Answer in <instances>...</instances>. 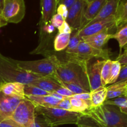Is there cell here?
I'll use <instances>...</instances> for the list:
<instances>
[{"label": "cell", "mask_w": 127, "mask_h": 127, "mask_svg": "<svg viewBox=\"0 0 127 127\" xmlns=\"http://www.w3.org/2000/svg\"><path fill=\"white\" fill-rule=\"evenodd\" d=\"M73 31H74V32H73L72 33H71L72 34H70L69 43H68L65 51L67 55H74L75 53L78 45L82 40V38L79 37L78 34V31H75V30H73Z\"/></svg>", "instance_id": "obj_25"}, {"label": "cell", "mask_w": 127, "mask_h": 127, "mask_svg": "<svg viewBox=\"0 0 127 127\" xmlns=\"http://www.w3.org/2000/svg\"><path fill=\"white\" fill-rule=\"evenodd\" d=\"M24 0H4L1 16L7 23L17 24L24 17Z\"/></svg>", "instance_id": "obj_8"}, {"label": "cell", "mask_w": 127, "mask_h": 127, "mask_svg": "<svg viewBox=\"0 0 127 127\" xmlns=\"http://www.w3.org/2000/svg\"><path fill=\"white\" fill-rule=\"evenodd\" d=\"M76 0H57V6L59 4H64L68 9H69L73 4Z\"/></svg>", "instance_id": "obj_43"}, {"label": "cell", "mask_w": 127, "mask_h": 127, "mask_svg": "<svg viewBox=\"0 0 127 127\" xmlns=\"http://www.w3.org/2000/svg\"><path fill=\"white\" fill-rule=\"evenodd\" d=\"M24 86V84L17 82L3 83L0 84V92L9 96L25 99Z\"/></svg>", "instance_id": "obj_16"}, {"label": "cell", "mask_w": 127, "mask_h": 127, "mask_svg": "<svg viewBox=\"0 0 127 127\" xmlns=\"http://www.w3.org/2000/svg\"><path fill=\"white\" fill-rule=\"evenodd\" d=\"M72 31H73L72 29L71 28L70 26L68 24V23L66 21H65L63 25L60 28L58 29L59 33H70V34H71Z\"/></svg>", "instance_id": "obj_38"}, {"label": "cell", "mask_w": 127, "mask_h": 127, "mask_svg": "<svg viewBox=\"0 0 127 127\" xmlns=\"http://www.w3.org/2000/svg\"><path fill=\"white\" fill-rule=\"evenodd\" d=\"M121 68H122V65L118 60L112 61V65H111L110 74L108 84H114L117 82V79L119 77L120 73Z\"/></svg>", "instance_id": "obj_27"}, {"label": "cell", "mask_w": 127, "mask_h": 127, "mask_svg": "<svg viewBox=\"0 0 127 127\" xmlns=\"http://www.w3.org/2000/svg\"><path fill=\"white\" fill-rule=\"evenodd\" d=\"M0 19H2V16H1V13H0Z\"/></svg>", "instance_id": "obj_49"}, {"label": "cell", "mask_w": 127, "mask_h": 127, "mask_svg": "<svg viewBox=\"0 0 127 127\" xmlns=\"http://www.w3.org/2000/svg\"><path fill=\"white\" fill-rule=\"evenodd\" d=\"M55 93H58V94H61V95L68 98L72 97H73V95H74V94H73L72 92H71L70 91L68 90L67 88H64V86H62L61 89H58V90L56 92H55Z\"/></svg>", "instance_id": "obj_39"}, {"label": "cell", "mask_w": 127, "mask_h": 127, "mask_svg": "<svg viewBox=\"0 0 127 127\" xmlns=\"http://www.w3.org/2000/svg\"><path fill=\"white\" fill-rule=\"evenodd\" d=\"M25 95H48L51 93L31 84L24 86Z\"/></svg>", "instance_id": "obj_30"}, {"label": "cell", "mask_w": 127, "mask_h": 127, "mask_svg": "<svg viewBox=\"0 0 127 127\" xmlns=\"http://www.w3.org/2000/svg\"><path fill=\"white\" fill-rule=\"evenodd\" d=\"M0 127H21L11 119H7L0 122Z\"/></svg>", "instance_id": "obj_40"}, {"label": "cell", "mask_w": 127, "mask_h": 127, "mask_svg": "<svg viewBox=\"0 0 127 127\" xmlns=\"http://www.w3.org/2000/svg\"><path fill=\"white\" fill-rule=\"evenodd\" d=\"M107 1V0H93L88 3L84 15V27L97 16Z\"/></svg>", "instance_id": "obj_18"}, {"label": "cell", "mask_w": 127, "mask_h": 127, "mask_svg": "<svg viewBox=\"0 0 127 127\" xmlns=\"http://www.w3.org/2000/svg\"><path fill=\"white\" fill-rule=\"evenodd\" d=\"M127 45L124 47V52H123V54L122 55H127Z\"/></svg>", "instance_id": "obj_47"}, {"label": "cell", "mask_w": 127, "mask_h": 127, "mask_svg": "<svg viewBox=\"0 0 127 127\" xmlns=\"http://www.w3.org/2000/svg\"><path fill=\"white\" fill-rule=\"evenodd\" d=\"M117 60L120 63L121 65H127V55H120L119 57L117 58Z\"/></svg>", "instance_id": "obj_44"}, {"label": "cell", "mask_w": 127, "mask_h": 127, "mask_svg": "<svg viewBox=\"0 0 127 127\" xmlns=\"http://www.w3.org/2000/svg\"><path fill=\"white\" fill-rule=\"evenodd\" d=\"M127 24V0H120L115 14V26L120 29Z\"/></svg>", "instance_id": "obj_21"}, {"label": "cell", "mask_w": 127, "mask_h": 127, "mask_svg": "<svg viewBox=\"0 0 127 127\" xmlns=\"http://www.w3.org/2000/svg\"><path fill=\"white\" fill-rule=\"evenodd\" d=\"M70 34V33H58L54 40V47L57 52L64 50L68 46Z\"/></svg>", "instance_id": "obj_24"}, {"label": "cell", "mask_w": 127, "mask_h": 127, "mask_svg": "<svg viewBox=\"0 0 127 127\" xmlns=\"http://www.w3.org/2000/svg\"><path fill=\"white\" fill-rule=\"evenodd\" d=\"M112 60L108 59L105 61L101 71V82L103 87L105 86L108 84L109 80L110 74L111 65H112Z\"/></svg>", "instance_id": "obj_28"}, {"label": "cell", "mask_w": 127, "mask_h": 127, "mask_svg": "<svg viewBox=\"0 0 127 127\" xmlns=\"http://www.w3.org/2000/svg\"><path fill=\"white\" fill-rule=\"evenodd\" d=\"M31 84L38 87L42 90L50 93L56 92L62 87V86L54 78L50 76L42 77L34 81Z\"/></svg>", "instance_id": "obj_17"}, {"label": "cell", "mask_w": 127, "mask_h": 127, "mask_svg": "<svg viewBox=\"0 0 127 127\" xmlns=\"http://www.w3.org/2000/svg\"><path fill=\"white\" fill-rule=\"evenodd\" d=\"M87 62L67 59L65 62H61L54 78L58 82L77 84L90 93L87 74Z\"/></svg>", "instance_id": "obj_1"}, {"label": "cell", "mask_w": 127, "mask_h": 127, "mask_svg": "<svg viewBox=\"0 0 127 127\" xmlns=\"http://www.w3.org/2000/svg\"><path fill=\"white\" fill-rule=\"evenodd\" d=\"M83 114L90 116L101 127H127V115L113 104L104 102Z\"/></svg>", "instance_id": "obj_2"}, {"label": "cell", "mask_w": 127, "mask_h": 127, "mask_svg": "<svg viewBox=\"0 0 127 127\" xmlns=\"http://www.w3.org/2000/svg\"><path fill=\"white\" fill-rule=\"evenodd\" d=\"M112 38L116 39L118 42L121 52L122 48L127 45V24L112 34Z\"/></svg>", "instance_id": "obj_26"}, {"label": "cell", "mask_w": 127, "mask_h": 127, "mask_svg": "<svg viewBox=\"0 0 127 127\" xmlns=\"http://www.w3.org/2000/svg\"><path fill=\"white\" fill-rule=\"evenodd\" d=\"M105 61V60H96L92 62V59L87 62V74L91 92L103 87L101 82V71Z\"/></svg>", "instance_id": "obj_10"}, {"label": "cell", "mask_w": 127, "mask_h": 127, "mask_svg": "<svg viewBox=\"0 0 127 127\" xmlns=\"http://www.w3.org/2000/svg\"><path fill=\"white\" fill-rule=\"evenodd\" d=\"M55 108H59V109H64V110H69L72 111V107H71L70 102L68 98L62 100L56 107Z\"/></svg>", "instance_id": "obj_35"}, {"label": "cell", "mask_w": 127, "mask_h": 127, "mask_svg": "<svg viewBox=\"0 0 127 127\" xmlns=\"http://www.w3.org/2000/svg\"><path fill=\"white\" fill-rule=\"evenodd\" d=\"M107 88L102 87L94 91L91 92L92 108L97 107L104 104L107 100Z\"/></svg>", "instance_id": "obj_22"}, {"label": "cell", "mask_w": 127, "mask_h": 127, "mask_svg": "<svg viewBox=\"0 0 127 127\" xmlns=\"http://www.w3.org/2000/svg\"><path fill=\"white\" fill-rule=\"evenodd\" d=\"M112 33L108 31H104L90 36L82 37V40L94 48L102 49L106 43L112 38Z\"/></svg>", "instance_id": "obj_14"}, {"label": "cell", "mask_w": 127, "mask_h": 127, "mask_svg": "<svg viewBox=\"0 0 127 127\" xmlns=\"http://www.w3.org/2000/svg\"><path fill=\"white\" fill-rule=\"evenodd\" d=\"M87 5L85 0H76L68 9L65 21L73 31H79L84 27V15Z\"/></svg>", "instance_id": "obj_9"}, {"label": "cell", "mask_w": 127, "mask_h": 127, "mask_svg": "<svg viewBox=\"0 0 127 127\" xmlns=\"http://www.w3.org/2000/svg\"><path fill=\"white\" fill-rule=\"evenodd\" d=\"M68 9L64 4H59L57 6V12L56 13L61 15L65 19H66L68 15Z\"/></svg>", "instance_id": "obj_37"}, {"label": "cell", "mask_w": 127, "mask_h": 127, "mask_svg": "<svg viewBox=\"0 0 127 127\" xmlns=\"http://www.w3.org/2000/svg\"><path fill=\"white\" fill-rule=\"evenodd\" d=\"M86 1H87V2H88V3H89V2H92V1H93V0H85Z\"/></svg>", "instance_id": "obj_48"}, {"label": "cell", "mask_w": 127, "mask_h": 127, "mask_svg": "<svg viewBox=\"0 0 127 127\" xmlns=\"http://www.w3.org/2000/svg\"><path fill=\"white\" fill-rule=\"evenodd\" d=\"M35 110L36 114L43 117L47 122L56 127L65 124L77 125L80 117L83 114L59 108L46 107L41 105H36Z\"/></svg>", "instance_id": "obj_4"}, {"label": "cell", "mask_w": 127, "mask_h": 127, "mask_svg": "<svg viewBox=\"0 0 127 127\" xmlns=\"http://www.w3.org/2000/svg\"><path fill=\"white\" fill-rule=\"evenodd\" d=\"M72 107V111L85 114L92 108L91 100H82L75 97L68 98Z\"/></svg>", "instance_id": "obj_23"}, {"label": "cell", "mask_w": 127, "mask_h": 127, "mask_svg": "<svg viewBox=\"0 0 127 127\" xmlns=\"http://www.w3.org/2000/svg\"><path fill=\"white\" fill-rule=\"evenodd\" d=\"M4 0H0V13L1 14L4 6Z\"/></svg>", "instance_id": "obj_45"}, {"label": "cell", "mask_w": 127, "mask_h": 127, "mask_svg": "<svg viewBox=\"0 0 127 127\" xmlns=\"http://www.w3.org/2000/svg\"><path fill=\"white\" fill-rule=\"evenodd\" d=\"M22 98L9 96L0 92V122L11 119Z\"/></svg>", "instance_id": "obj_12"}, {"label": "cell", "mask_w": 127, "mask_h": 127, "mask_svg": "<svg viewBox=\"0 0 127 127\" xmlns=\"http://www.w3.org/2000/svg\"><path fill=\"white\" fill-rule=\"evenodd\" d=\"M65 21V19L61 15L56 13L51 19L49 23L51 25H52L55 28H57L58 29L63 25Z\"/></svg>", "instance_id": "obj_34"}, {"label": "cell", "mask_w": 127, "mask_h": 127, "mask_svg": "<svg viewBox=\"0 0 127 127\" xmlns=\"http://www.w3.org/2000/svg\"><path fill=\"white\" fill-rule=\"evenodd\" d=\"M7 22H6V21H4L3 19H0V27H2V26H6V25H7Z\"/></svg>", "instance_id": "obj_46"}, {"label": "cell", "mask_w": 127, "mask_h": 127, "mask_svg": "<svg viewBox=\"0 0 127 127\" xmlns=\"http://www.w3.org/2000/svg\"><path fill=\"white\" fill-rule=\"evenodd\" d=\"M127 96V81L112 84L107 87V100Z\"/></svg>", "instance_id": "obj_20"}, {"label": "cell", "mask_w": 127, "mask_h": 127, "mask_svg": "<svg viewBox=\"0 0 127 127\" xmlns=\"http://www.w3.org/2000/svg\"><path fill=\"white\" fill-rule=\"evenodd\" d=\"M105 102L107 104L117 105L120 108L122 112L127 115V96H123L111 100H106Z\"/></svg>", "instance_id": "obj_31"}, {"label": "cell", "mask_w": 127, "mask_h": 127, "mask_svg": "<svg viewBox=\"0 0 127 127\" xmlns=\"http://www.w3.org/2000/svg\"><path fill=\"white\" fill-rule=\"evenodd\" d=\"M42 27L43 32H46V33H48V34H52L55 31V29H56V28L50 23L47 24V25L42 26Z\"/></svg>", "instance_id": "obj_42"}, {"label": "cell", "mask_w": 127, "mask_h": 127, "mask_svg": "<svg viewBox=\"0 0 127 127\" xmlns=\"http://www.w3.org/2000/svg\"><path fill=\"white\" fill-rule=\"evenodd\" d=\"M93 58H102L105 60L110 59L109 52L107 49L94 48L82 40L77 47L75 53L72 55H67V59H74L83 62H87Z\"/></svg>", "instance_id": "obj_7"}, {"label": "cell", "mask_w": 127, "mask_h": 127, "mask_svg": "<svg viewBox=\"0 0 127 127\" xmlns=\"http://www.w3.org/2000/svg\"><path fill=\"white\" fill-rule=\"evenodd\" d=\"M36 106L33 102L23 99L11 116V120L21 127H30L36 116Z\"/></svg>", "instance_id": "obj_6"}, {"label": "cell", "mask_w": 127, "mask_h": 127, "mask_svg": "<svg viewBox=\"0 0 127 127\" xmlns=\"http://www.w3.org/2000/svg\"><path fill=\"white\" fill-rule=\"evenodd\" d=\"M72 97L78 98V99H82V100L88 101V100H91V93H86L80 94H75Z\"/></svg>", "instance_id": "obj_41"}, {"label": "cell", "mask_w": 127, "mask_h": 127, "mask_svg": "<svg viewBox=\"0 0 127 127\" xmlns=\"http://www.w3.org/2000/svg\"><path fill=\"white\" fill-rule=\"evenodd\" d=\"M77 125L78 127H101L94 119L87 114H82Z\"/></svg>", "instance_id": "obj_29"}, {"label": "cell", "mask_w": 127, "mask_h": 127, "mask_svg": "<svg viewBox=\"0 0 127 127\" xmlns=\"http://www.w3.org/2000/svg\"><path fill=\"white\" fill-rule=\"evenodd\" d=\"M16 62L17 66L23 70L42 76H50L54 78L56 69L61 62L55 55H52L44 59L39 60H16Z\"/></svg>", "instance_id": "obj_5"}, {"label": "cell", "mask_w": 127, "mask_h": 127, "mask_svg": "<svg viewBox=\"0 0 127 127\" xmlns=\"http://www.w3.org/2000/svg\"><path fill=\"white\" fill-rule=\"evenodd\" d=\"M30 127H56L47 122L43 117L36 114L34 121Z\"/></svg>", "instance_id": "obj_33"}, {"label": "cell", "mask_w": 127, "mask_h": 127, "mask_svg": "<svg viewBox=\"0 0 127 127\" xmlns=\"http://www.w3.org/2000/svg\"><path fill=\"white\" fill-rule=\"evenodd\" d=\"M26 97L36 105L46 107H55L61 100L52 96L48 95H26Z\"/></svg>", "instance_id": "obj_19"}, {"label": "cell", "mask_w": 127, "mask_h": 127, "mask_svg": "<svg viewBox=\"0 0 127 127\" xmlns=\"http://www.w3.org/2000/svg\"><path fill=\"white\" fill-rule=\"evenodd\" d=\"M113 27H116L115 16L86 26L85 27L78 31V34L79 37L82 38V37H83L92 35L102 31H109Z\"/></svg>", "instance_id": "obj_11"}, {"label": "cell", "mask_w": 127, "mask_h": 127, "mask_svg": "<svg viewBox=\"0 0 127 127\" xmlns=\"http://www.w3.org/2000/svg\"><path fill=\"white\" fill-rule=\"evenodd\" d=\"M120 1V0H107L99 13L86 26L92 24L94 22H98V21H102V20L105 19L109 18V17H113V16L115 17L116 12H117Z\"/></svg>", "instance_id": "obj_13"}, {"label": "cell", "mask_w": 127, "mask_h": 127, "mask_svg": "<svg viewBox=\"0 0 127 127\" xmlns=\"http://www.w3.org/2000/svg\"><path fill=\"white\" fill-rule=\"evenodd\" d=\"M41 25L49 23L52 16L57 12V0H41Z\"/></svg>", "instance_id": "obj_15"}, {"label": "cell", "mask_w": 127, "mask_h": 127, "mask_svg": "<svg viewBox=\"0 0 127 127\" xmlns=\"http://www.w3.org/2000/svg\"><path fill=\"white\" fill-rule=\"evenodd\" d=\"M59 83L62 86L67 88V89H68V90L70 91L71 92H72V93L74 94V95H75V94H82V93H88V92H87V91L85 90L83 88H82V87L77 85V84H73V83H61V82H59Z\"/></svg>", "instance_id": "obj_32"}, {"label": "cell", "mask_w": 127, "mask_h": 127, "mask_svg": "<svg viewBox=\"0 0 127 127\" xmlns=\"http://www.w3.org/2000/svg\"><path fill=\"white\" fill-rule=\"evenodd\" d=\"M127 81V65L122 66L119 77L116 83Z\"/></svg>", "instance_id": "obj_36"}, {"label": "cell", "mask_w": 127, "mask_h": 127, "mask_svg": "<svg viewBox=\"0 0 127 127\" xmlns=\"http://www.w3.org/2000/svg\"><path fill=\"white\" fill-rule=\"evenodd\" d=\"M42 76L21 69L16 60L7 58L0 53V84L6 83H17L31 84Z\"/></svg>", "instance_id": "obj_3"}]
</instances>
